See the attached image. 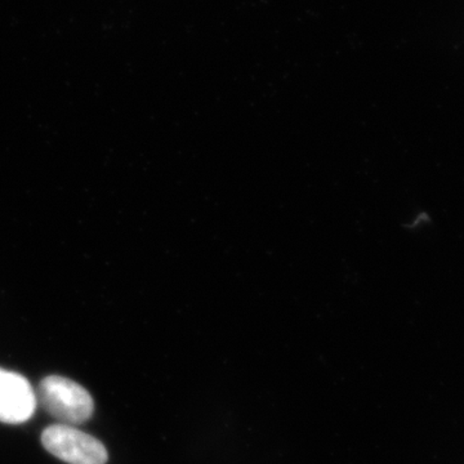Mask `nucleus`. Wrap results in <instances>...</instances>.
I'll return each instance as SVG.
<instances>
[{
    "instance_id": "f257e3e1",
    "label": "nucleus",
    "mask_w": 464,
    "mask_h": 464,
    "mask_svg": "<svg viewBox=\"0 0 464 464\" xmlns=\"http://www.w3.org/2000/svg\"><path fill=\"white\" fill-rule=\"evenodd\" d=\"M36 400L42 408L63 424H82L93 414V399L84 387L60 375H50L39 383Z\"/></svg>"
},
{
    "instance_id": "f03ea898",
    "label": "nucleus",
    "mask_w": 464,
    "mask_h": 464,
    "mask_svg": "<svg viewBox=\"0 0 464 464\" xmlns=\"http://www.w3.org/2000/svg\"><path fill=\"white\" fill-rule=\"evenodd\" d=\"M42 444L52 456L69 464H106L105 445L69 424H52L42 433Z\"/></svg>"
},
{
    "instance_id": "7ed1b4c3",
    "label": "nucleus",
    "mask_w": 464,
    "mask_h": 464,
    "mask_svg": "<svg viewBox=\"0 0 464 464\" xmlns=\"http://www.w3.org/2000/svg\"><path fill=\"white\" fill-rule=\"evenodd\" d=\"M36 393L25 377L0 369V422H27L35 413Z\"/></svg>"
}]
</instances>
